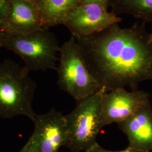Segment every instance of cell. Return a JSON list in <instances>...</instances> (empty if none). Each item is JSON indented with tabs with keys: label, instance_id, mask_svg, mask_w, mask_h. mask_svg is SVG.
I'll use <instances>...</instances> for the list:
<instances>
[{
	"label": "cell",
	"instance_id": "7a4b0ae2",
	"mask_svg": "<svg viewBox=\"0 0 152 152\" xmlns=\"http://www.w3.org/2000/svg\"><path fill=\"white\" fill-rule=\"evenodd\" d=\"M29 72L12 60L0 63V118L25 116L34 120L32 103L37 86Z\"/></svg>",
	"mask_w": 152,
	"mask_h": 152
},
{
	"label": "cell",
	"instance_id": "2e32d148",
	"mask_svg": "<svg viewBox=\"0 0 152 152\" xmlns=\"http://www.w3.org/2000/svg\"><path fill=\"white\" fill-rule=\"evenodd\" d=\"M5 33L3 31H0V48H4V42L5 39Z\"/></svg>",
	"mask_w": 152,
	"mask_h": 152
},
{
	"label": "cell",
	"instance_id": "277c9868",
	"mask_svg": "<svg viewBox=\"0 0 152 152\" xmlns=\"http://www.w3.org/2000/svg\"><path fill=\"white\" fill-rule=\"evenodd\" d=\"M58 62L56 70L59 87L77 102L102 88L88 69L73 36L60 46Z\"/></svg>",
	"mask_w": 152,
	"mask_h": 152
},
{
	"label": "cell",
	"instance_id": "3957f363",
	"mask_svg": "<svg viewBox=\"0 0 152 152\" xmlns=\"http://www.w3.org/2000/svg\"><path fill=\"white\" fill-rule=\"evenodd\" d=\"M4 48L19 55L30 71L56 70L60 46L49 28L21 34H6Z\"/></svg>",
	"mask_w": 152,
	"mask_h": 152
},
{
	"label": "cell",
	"instance_id": "8992f818",
	"mask_svg": "<svg viewBox=\"0 0 152 152\" xmlns=\"http://www.w3.org/2000/svg\"><path fill=\"white\" fill-rule=\"evenodd\" d=\"M122 19L108 8L94 3L80 4L63 23L74 37H82L100 32Z\"/></svg>",
	"mask_w": 152,
	"mask_h": 152
},
{
	"label": "cell",
	"instance_id": "7c38bea8",
	"mask_svg": "<svg viewBox=\"0 0 152 152\" xmlns=\"http://www.w3.org/2000/svg\"><path fill=\"white\" fill-rule=\"evenodd\" d=\"M112 12L115 14H128L144 23L152 22V0H113Z\"/></svg>",
	"mask_w": 152,
	"mask_h": 152
},
{
	"label": "cell",
	"instance_id": "8fae6325",
	"mask_svg": "<svg viewBox=\"0 0 152 152\" xmlns=\"http://www.w3.org/2000/svg\"><path fill=\"white\" fill-rule=\"evenodd\" d=\"M44 28L63 24L66 16L80 5L78 0H37Z\"/></svg>",
	"mask_w": 152,
	"mask_h": 152
},
{
	"label": "cell",
	"instance_id": "30bf717a",
	"mask_svg": "<svg viewBox=\"0 0 152 152\" xmlns=\"http://www.w3.org/2000/svg\"><path fill=\"white\" fill-rule=\"evenodd\" d=\"M43 28L36 2L27 0H10L3 31L6 34H21Z\"/></svg>",
	"mask_w": 152,
	"mask_h": 152
},
{
	"label": "cell",
	"instance_id": "4fadbf2b",
	"mask_svg": "<svg viewBox=\"0 0 152 152\" xmlns=\"http://www.w3.org/2000/svg\"><path fill=\"white\" fill-rule=\"evenodd\" d=\"M10 5V0H0V31H3L9 11Z\"/></svg>",
	"mask_w": 152,
	"mask_h": 152
},
{
	"label": "cell",
	"instance_id": "5bb4252c",
	"mask_svg": "<svg viewBox=\"0 0 152 152\" xmlns=\"http://www.w3.org/2000/svg\"><path fill=\"white\" fill-rule=\"evenodd\" d=\"M83 152H148L146 151H143L141 150H138L136 149L131 148L130 147H128L127 148H126L125 150L121 151H110L107 150L105 149H104L103 148L100 146L99 145L98 142H96L95 144H94L91 147H90L88 148L86 151H85Z\"/></svg>",
	"mask_w": 152,
	"mask_h": 152
},
{
	"label": "cell",
	"instance_id": "9c48e42d",
	"mask_svg": "<svg viewBox=\"0 0 152 152\" xmlns=\"http://www.w3.org/2000/svg\"><path fill=\"white\" fill-rule=\"evenodd\" d=\"M117 124L127 137L129 147L146 152L152 151L151 103L147 104L128 118Z\"/></svg>",
	"mask_w": 152,
	"mask_h": 152
},
{
	"label": "cell",
	"instance_id": "6da1fadb",
	"mask_svg": "<svg viewBox=\"0 0 152 152\" xmlns=\"http://www.w3.org/2000/svg\"><path fill=\"white\" fill-rule=\"evenodd\" d=\"M144 22L122 28L114 24L100 32L75 37L92 76L107 92L137 89L152 80V43Z\"/></svg>",
	"mask_w": 152,
	"mask_h": 152
},
{
	"label": "cell",
	"instance_id": "d6986e66",
	"mask_svg": "<svg viewBox=\"0 0 152 152\" xmlns=\"http://www.w3.org/2000/svg\"><path fill=\"white\" fill-rule=\"evenodd\" d=\"M27 1H32V2H36V1L37 0H27Z\"/></svg>",
	"mask_w": 152,
	"mask_h": 152
},
{
	"label": "cell",
	"instance_id": "ba28073f",
	"mask_svg": "<svg viewBox=\"0 0 152 152\" xmlns=\"http://www.w3.org/2000/svg\"><path fill=\"white\" fill-rule=\"evenodd\" d=\"M150 103V95L143 90L128 91L119 87L106 92L101 104V126L126 120Z\"/></svg>",
	"mask_w": 152,
	"mask_h": 152
},
{
	"label": "cell",
	"instance_id": "ac0fdd59",
	"mask_svg": "<svg viewBox=\"0 0 152 152\" xmlns=\"http://www.w3.org/2000/svg\"><path fill=\"white\" fill-rule=\"evenodd\" d=\"M150 38H151V41L152 43V32L150 33Z\"/></svg>",
	"mask_w": 152,
	"mask_h": 152
},
{
	"label": "cell",
	"instance_id": "52a82bcc",
	"mask_svg": "<svg viewBox=\"0 0 152 152\" xmlns=\"http://www.w3.org/2000/svg\"><path fill=\"white\" fill-rule=\"evenodd\" d=\"M34 129L29 142L33 152H58L68 140L65 115L52 108L44 114H37L33 121Z\"/></svg>",
	"mask_w": 152,
	"mask_h": 152
},
{
	"label": "cell",
	"instance_id": "e0dca14e",
	"mask_svg": "<svg viewBox=\"0 0 152 152\" xmlns=\"http://www.w3.org/2000/svg\"><path fill=\"white\" fill-rule=\"evenodd\" d=\"M20 152H33L29 141H28L26 145L23 147V148L22 149Z\"/></svg>",
	"mask_w": 152,
	"mask_h": 152
},
{
	"label": "cell",
	"instance_id": "9a60e30c",
	"mask_svg": "<svg viewBox=\"0 0 152 152\" xmlns=\"http://www.w3.org/2000/svg\"><path fill=\"white\" fill-rule=\"evenodd\" d=\"M113 0H78V2L80 4L90 3L98 4L106 7L107 8H108L109 7H110V3Z\"/></svg>",
	"mask_w": 152,
	"mask_h": 152
},
{
	"label": "cell",
	"instance_id": "5b68a950",
	"mask_svg": "<svg viewBox=\"0 0 152 152\" xmlns=\"http://www.w3.org/2000/svg\"><path fill=\"white\" fill-rule=\"evenodd\" d=\"M104 87L92 95L77 101L75 109L65 115L68 128L66 145L72 152H83L96 142L101 126V104Z\"/></svg>",
	"mask_w": 152,
	"mask_h": 152
}]
</instances>
